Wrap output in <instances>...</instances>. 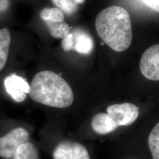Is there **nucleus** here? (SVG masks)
Masks as SVG:
<instances>
[{"label":"nucleus","instance_id":"obj_1","mask_svg":"<svg viewBox=\"0 0 159 159\" xmlns=\"http://www.w3.org/2000/svg\"><path fill=\"white\" fill-rule=\"evenodd\" d=\"M96 29L100 39L114 51H125L131 44L130 16L121 7L110 6L100 12L96 20Z\"/></svg>","mask_w":159,"mask_h":159},{"label":"nucleus","instance_id":"obj_2","mask_svg":"<svg viewBox=\"0 0 159 159\" xmlns=\"http://www.w3.org/2000/svg\"><path fill=\"white\" fill-rule=\"evenodd\" d=\"M29 94L34 102L56 108H67L74 101V94L68 83L51 71H43L34 75Z\"/></svg>","mask_w":159,"mask_h":159},{"label":"nucleus","instance_id":"obj_3","mask_svg":"<svg viewBox=\"0 0 159 159\" xmlns=\"http://www.w3.org/2000/svg\"><path fill=\"white\" fill-rule=\"evenodd\" d=\"M29 132L23 127H17L5 136L0 137V157L6 159L12 158L17 148L28 142Z\"/></svg>","mask_w":159,"mask_h":159},{"label":"nucleus","instance_id":"obj_4","mask_svg":"<svg viewBox=\"0 0 159 159\" xmlns=\"http://www.w3.org/2000/svg\"><path fill=\"white\" fill-rule=\"evenodd\" d=\"M107 112L118 127L132 125L139 116V109L130 102L109 106L107 108Z\"/></svg>","mask_w":159,"mask_h":159},{"label":"nucleus","instance_id":"obj_5","mask_svg":"<svg viewBox=\"0 0 159 159\" xmlns=\"http://www.w3.org/2000/svg\"><path fill=\"white\" fill-rule=\"evenodd\" d=\"M140 69L147 79L159 81V44L153 45L144 52L140 61Z\"/></svg>","mask_w":159,"mask_h":159},{"label":"nucleus","instance_id":"obj_6","mask_svg":"<svg viewBox=\"0 0 159 159\" xmlns=\"http://www.w3.org/2000/svg\"><path fill=\"white\" fill-rule=\"evenodd\" d=\"M54 159H90L87 148L81 144L64 142L59 144L53 152Z\"/></svg>","mask_w":159,"mask_h":159},{"label":"nucleus","instance_id":"obj_7","mask_svg":"<svg viewBox=\"0 0 159 159\" xmlns=\"http://www.w3.org/2000/svg\"><path fill=\"white\" fill-rule=\"evenodd\" d=\"M6 91L16 102H23L29 94L30 85L23 77L16 74L7 77L4 80Z\"/></svg>","mask_w":159,"mask_h":159},{"label":"nucleus","instance_id":"obj_8","mask_svg":"<svg viewBox=\"0 0 159 159\" xmlns=\"http://www.w3.org/2000/svg\"><path fill=\"white\" fill-rule=\"evenodd\" d=\"M72 34L73 51L81 54H89L94 48V41L91 35L81 29L70 31Z\"/></svg>","mask_w":159,"mask_h":159},{"label":"nucleus","instance_id":"obj_9","mask_svg":"<svg viewBox=\"0 0 159 159\" xmlns=\"http://www.w3.org/2000/svg\"><path fill=\"white\" fill-rule=\"evenodd\" d=\"M93 130L100 134L112 133L119 127L107 113H100L94 116L91 121Z\"/></svg>","mask_w":159,"mask_h":159},{"label":"nucleus","instance_id":"obj_10","mask_svg":"<svg viewBox=\"0 0 159 159\" xmlns=\"http://www.w3.org/2000/svg\"><path fill=\"white\" fill-rule=\"evenodd\" d=\"M11 35L7 29H0V71L3 70L7 62Z\"/></svg>","mask_w":159,"mask_h":159},{"label":"nucleus","instance_id":"obj_11","mask_svg":"<svg viewBox=\"0 0 159 159\" xmlns=\"http://www.w3.org/2000/svg\"><path fill=\"white\" fill-rule=\"evenodd\" d=\"M49 30L52 37L57 39H63L70 31V28L64 21H44Z\"/></svg>","mask_w":159,"mask_h":159},{"label":"nucleus","instance_id":"obj_12","mask_svg":"<svg viewBox=\"0 0 159 159\" xmlns=\"http://www.w3.org/2000/svg\"><path fill=\"white\" fill-rule=\"evenodd\" d=\"M13 157L14 159H39L37 148L29 142L17 148Z\"/></svg>","mask_w":159,"mask_h":159},{"label":"nucleus","instance_id":"obj_13","mask_svg":"<svg viewBox=\"0 0 159 159\" xmlns=\"http://www.w3.org/2000/svg\"><path fill=\"white\" fill-rule=\"evenodd\" d=\"M148 145L153 159H159V122L154 127L148 136Z\"/></svg>","mask_w":159,"mask_h":159},{"label":"nucleus","instance_id":"obj_14","mask_svg":"<svg viewBox=\"0 0 159 159\" xmlns=\"http://www.w3.org/2000/svg\"><path fill=\"white\" fill-rule=\"evenodd\" d=\"M40 17L43 21H64L63 12L59 8H44L40 12Z\"/></svg>","mask_w":159,"mask_h":159},{"label":"nucleus","instance_id":"obj_15","mask_svg":"<svg viewBox=\"0 0 159 159\" xmlns=\"http://www.w3.org/2000/svg\"><path fill=\"white\" fill-rule=\"evenodd\" d=\"M62 11L68 15L73 14L77 10V2L74 0H51Z\"/></svg>","mask_w":159,"mask_h":159},{"label":"nucleus","instance_id":"obj_16","mask_svg":"<svg viewBox=\"0 0 159 159\" xmlns=\"http://www.w3.org/2000/svg\"><path fill=\"white\" fill-rule=\"evenodd\" d=\"M142 1L154 11L159 13V0H142Z\"/></svg>","mask_w":159,"mask_h":159},{"label":"nucleus","instance_id":"obj_17","mask_svg":"<svg viewBox=\"0 0 159 159\" xmlns=\"http://www.w3.org/2000/svg\"><path fill=\"white\" fill-rule=\"evenodd\" d=\"M9 6L8 0H0V12L5 11Z\"/></svg>","mask_w":159,"mask_h":159},{"label":"nucleus","instance_id":"obj_18","mask_svg":"<svg viewBox=\"0 0 159 159\" xmlns=\"http://www.w3.org/2000/svg\"><path fill=\"white\" fill-rule=\"evenodd\" d=\"M75 2H77V4H83L85 0H74Z\"/></svg>","mask_w":159,"mask_h":159}]
</instances>
